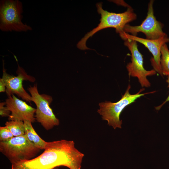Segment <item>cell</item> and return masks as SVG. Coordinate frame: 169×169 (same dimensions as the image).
Wrapping results in <instances>:
<instances>
[{
  "label": "cell",
  "instance_id": "9",
  "mask_svg": "<svg viewBox=\"0 0 169 169\" xmlns=\"http://www.w3.org/2000/svg\"><path fill=\"white\" fill-rule=\"evenodd\" d=\"M18 65L17 76L8 74L3 67V75L1 78L6 85V92L8 97L15 94L23 100L30 103L32 101L31 96L25 90L22 83L24 80L33 82L35 79L28 75L23 69L18 64Z\"/></svg>",
  "mask_w": 169,
  "mask_h": 169
},
{
  "label": "cell",
  "instance_id": "10",
  "mask_svg": "<svg viewBox=\"0 0 169 169\" xmlns=\"http://www.w3.org/2000/svg\"><path fill=\"white\" fill-rule=\"evenodd\" d=\"M119 34L124 40H133L141 43L147 48L153 55L150 60L153 69L161 76L163 75L160 65L161 49L164 44L169 42V38L167 35L157 39H149L133 36L124 32Z\"/></svg>",
  "mask_w": 169,
  "mask_h": 169
},
{
  "label": "cell",
  "instance_id": "12",
  "mask_svg": "<svg viewBox=\"0 0 169 169\" xmlns=\"http://www.w3.org/2000/svg\"><path fill=\"white\" fill-rule=\"evenodd\" d=\"M25 135L28 141L35 146L41 150L44 149L47 142L37 134L33 128L32 122L29 120L23 121Z\"/></svg>",
  "mask_w": 169,
  "mask_h": 169
},
{
  "label": "cell",
  "instance_id": "1",
  "mask_svg": "<svg viewBox=\"0 0 169 169\" xmlns=\"http://www.w3.org/2000/svg\"><path fill=\"white\" fill-rule=\"evenodd\" d=\"M44 150L35 158L12 164V169H53L60 166L80 169L84 155L75 148L73 141L47 142Z\"/></svg>",
  "mask_w": 169,
  "mask_h": 169
},
{
  "label": "cell",
  "instance_id": "4",
  "mask_svg": "<svg viewBox=\"0 0 169 169\" xmlns=\"http://www.w3.org/2000/svg\"><path fill=\"white\" fill-rule=\"evenodd\" d=\"M131 87L130 84H129L125 94L119 101L115 103L105 101L99 104L100 108L98 110L97 112L101 115L102 119L107 121L108 124L115 129L117 128H121L122 121L120 119V115L126 106L146 94L155 92L154 91L141 94L145 90L142 88L137 93L131 94L129 93Z\"/></svg>",
  "mask_w": 169,
  "mask_h": 169
},
{
  "label": "cell",
  "instance_id": "6",
  "mask_svg": "<svg viewBox=\"0 0 169 169\" xmlns=\"http://www.w3.org/2000/svg\"><path fill=\"white\" fill-rule=\"evenodd\" d=\"M28 90L31 95L32 101L36 106L35 115L36 120L47 130L58 125L59 120L49 106L53 100L52 97L48 95L40 94L37 84L29 87Z\"/></svg>",
  "mask_w": 169,
  "mask_h": 169
},
{
  "label": "cell",
  "instance_id": "11",
  "mask_svg": "<svg viewBox=\"0 0 169 169\" xmlns=\"http://www.w3.org/2000/svg\"><path fill=\"white\" fill-rule=\"evenodd\" d=\"M6 105L11 114L8 120L24 121L29 120L32 123L36 119L34 114L36 109L28 105L26 102L16 97L14 95L6 100Z\"/></svg>",
  "mask_w": 169,
  "mask_h": 169
},
{
  "label": "cell",
  "instance_id": "3",
  "mask_svg": "<svg viewBox=\"0 0 169 169\" xmlns=\"http://www.w3.org/2000/svg\"><path fill=\"white\" fill-rule=\"evenodd\" d=\"M22 3L18 0L0 2V29L3 32H26L32 28L22 22Z\"/></svg>",
  "mask_w": 169,
  "mask_h": 169
},
{
  "label": "cell",
  "instance_id": "14",
  "mask_svg": "<svg viewBox=\"0 0 169 169\" xmlns=\"http://www.w3.org/2000/svg\"><path fill=\"white\" fill-rule=\"evenodd\" d=\"M160 65L163 75L169 76V50L166 44L161 48Z\"/></svg>",
  "mask_w": 169,
  "mask_h": 169
},
{
  "label": "cell",
  "instance_id": "17",
  "mask_svg": "<svg viewBox=\"0 0 169 169\" xmlns=\"http://www.w3.org/2000/svg\"><path fill=\"white\" fill-rule=\"evenodd\" d=\"M166 82L167 83L168 85V87L169 88V76H168L167 79L166 80ZM169 101V95L167 97V98H166L165 100L160 105L155 107V108L156 110H160L161 108L162 107V106L165 104L166 102Z\"/></svg>",
  "mask_w": 169,
  "mask_h": 169
},
{
  "label": "cell",
  "instance_id": "18",
  "mask_svg": "<svg viewBox=\"0 0 169 169\" xmlns=\"http://www.w3.org/2000/svg\"><path fill=\"white\" fill-rule=\"evenodd\" d=\"M6 87L5 84L2 78L0 79V92L6 91Z\"/></svg>",
  "mask_w": 169,
  "mask_h": 169
},
{
  "label": "cell",
  "instance_id": "16",
  "mask_svg": "<svg viewBox=\"0 0 169 169\" xmlns=\"http://www.w3.org/2000/svg\"><path fill=\"white\" fill-rule=\"evenodd\" d=\"M11 112L6 105L5 102L0 103V115L2 117H9Z\"/></svg>",
  "mask_w": 169,
  "mask_h": 169
},
{
  "label": "cell",
  "instance_id": "5",
  "mask_svg": "<svg viewBox=\"0 0 169 169\" xmlns=\"http://www.w3.org/2000/svg\"><path fill=\"white\" fill-rule=\"evenodd\" d=\"M41 150L28 139L25 135L14 136L9 141L0 142V151L13 164L33 158Z\"/></svg>",
  "mask_w": 169,
  "mask_h": 169
},
{
  "label": "cell",
  "instance_id": "7",
  "mask_svg": "<svg viewBox=\"0 0 169 169\" xmlns=\"http://www.w3.org/2000/svg\"><path fill=\"white\" fill-rule=\"evenodd\" d=\"M153 3L154 0L150 1L146 17L140 25L133 26L127 24L125 26L124 31L135 36L138 33L142 32L146 35V38L149 39H157L167 36L162 30L163 24L157 21L154 15Z\"/></svg>",
  "mask_w": 169,
  "mask_h": 169
},
{
  "label": "cell",
  "instance_id": "8",
  "mask_svg": "<svg viewBox=\"0 0 169 169\" xmlns=\"http://www.w3.org/2000/svg\"><path fill=\"white\" fill-rule=\"evenodd\" d=\"M124 44L131 54V62L126 66L129 76L137 77L142 87H150L151 83L147 77L155 75L156 72L154 69L147 70L144 68L143 55L138 50L136 41L126 39L125 40Z\"/></svg>",
  "mask_w": 169,
  "mask_h": 169
},
{
  "label": "cell",
  "instance_id": "19",
  "mask_svg": "<svg viewBox=\"0 0 169 169\" xmlns=\"http://www.w3.org/2000/svg\"><path fill=\"white\" fill-rule=\"evenodd\" d=\"M53 169H58V167H56V168H54Z\"/></svg>",
  "mask_w": 169,
  "mask_h": 169
},
{
  "label": "cell",
  "instance_id": "2",
  "mask_svg": "<svg viewBox=\"0 0 169 169\" xmlns=\"http://www.w3.org/2000/svg\"><path fill=\"white\" fill-rule=\"evenodd\" d=\"M97 11L101 14L100 22L98 26L86 34L78 43L77 47L81 50L90 49L86 43L88 39L98 31L108 28H113L119 34L123 32L125 26L129 23L135 20L137 18L136 14L131 7L122 13H115L109 12L104 10L101 3L96 4Z\"/></svg>",
  "mask_w": 169,
  "mask_h": 169
},
{
  "label": "cell",
  "instance_id": "15",
  "mask_svg": "<svg viewBox=\"0 0 169 169\" xmlns=\"http://www.w3.org/2000/svg\"><path fill=\"white\" fill-rule=\"evenodd\" d=\"M14 136L10 131L5 126L0 127V142L6 141L10 140Z\"/></svg>",
  "mask_w": 169,
  "mask_h": 169
},
{
  "label": "cell",
  "instance_id": "13",
  "mask_svg": "<svg viewBox=\"0 0 169 169\" xmlns=\"http://www.w3.org/2000/svg\"><path fill=\"white\" fill-rule=\"evenodd\" d=\"M5 124L14 136L25 135V128L23 121L11 120L7 121Z\"/></svg>",
  "mask_w": 169,
  "mask_h": 169
}]
</instances>
